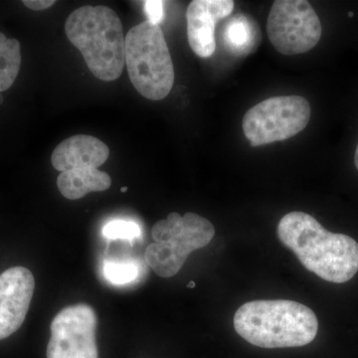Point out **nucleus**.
I'll list each match as a JSON object with an SVG mask.
<instances>
[{
  "mask_svg": "<svg viewBox=\"0 0 358 358\" xmlns=\"http://www.w3.org/2000/svg\"><path fill=\"white\" fill-rule=\"evenodd\" d=\"M277 232L301 265L320 279L343 284L357 274V242L348 235L329 232L310 214L289 212L280 220Z\"/></svg>",
  "mask_w": 358,
  "mask_h": 358,
  "instance_id": "1",
  "label": "nucleus"
},
{
  "mask_svg": "<svg viewBox=\"0 0 358 358\" xmlns=\"http://www.w3.org/2000/svg\"><path fill=\"white\" fill-rule=\"evenodd\" d=\"M233 322L242 338L262 348H300L319 331L312 308L289 300L248 301L238 308Z\"/></svg>",
  "mask_w": 358,
  "mask_h": 358,
  "instance_id": "2",
  "label": "nucleus"
},
{
  "mask_svg": "<svg viewBox=\"0 0 358 358\" xmlns=\"http://www.w3.org/2000/svg\"><path fill=\"white\" fill-rule=\"evenodd\" d=\"M65 32L94 76L105 82L121 76L126 64V38L121 20L113 9L106 6L80 7L68 16Z\"/></svg>",
  "mask_w": 358,
  "mask_h": 358,
  "instance_id": "3",
  "label": "nucleus"
},
{
  "mask_svg": "<svg viewBox=\"0 0 358 358\" xmlns=\"http://www.w3.org/2000/svg\"><path fill=\"white\" fill-rule=\"evenodd\" d=\"M124 59L131 84L141 96L152 101L169 96L174 84V67L159 25L145 20L131 28Z\"/></svg>",
  "mask_w": 358,
  "mask_h": 358,
  "instance_id": "4",
  "label": "nucleus"
},
{
  "mask_svg": "<svg viewBox=\"0 0 358 358\" xmlns=\"http://www.w3.org/2000/svg\"><path fill=\"white\" fill-rule=\"evenodd\" d=\"M152 236L154 243L145 250V261L159 277L171 278L178 274L193 251L210 243L215 228L199 214L187 212L180 216L178 212H171L166 219L155 224Z\"/></svg>",
  "mask_w": 358,
  "mask_h": 358,
  "instance_id": "5",
  "label": "nucleus"
},
{
  "mask_svg": "<svg viewBox=\"0 0 358 358\" xmlns=\"http://www.w3.org/2000/svg\"><path fill=\"white\" fill-rule=\"evenodd\" d=\"M310 103L300 96H273L245 114L242 128L251 147L293 138L310 122Z\"/></svg>",
  "mask_w": 358,
  "mask_h": 358,
  "instance_id": "6",
  "label": "nucleus"
},
{
  "mask_svg": "<svg viewBox=\"0 0 358 358\" xmlns=\"http://www.w3.org/2000/svg\"><path fill=\"white\" fill-rule=\"evenodd\" d=\"M322 23L306 0H275L267 21L268 39L282 55L312 50L322 37Z\"/></svg>",
  "mask_w": 358,
  "mask_h": 358,
  "instance_id": "7",
  "label": "nucleus"
},
{
  "mask_svg": "<svg viewBox=\"0 0 358 358\" xmlns=\"http://www.w3.org/2000/svg\"><path fill=\"white\" fill-rule=\"evenodd\" d=\"M96 324L91 306L77 303L63 308L51 322L47 358H99Z\"/></svg>",
  "mask_w": 358,
  "mask_h": 358,
  "instance_id": "8",
  "label": "nucleus"
},
{
  "mask_svg": "<svg viewBox=\"0 0 358 358\" xmlns=\"http://www.w3.org/2000/svg\"><path fill=\"white\" fill-rule=\"evenodd\" d=\"M34 289V275L27 268H9L0 275V341L22 326Z\"/></svg>",
  "mask_w": 358,
  "mask_h": 358,
  "instance_id": "9",
  "label": "nucleus"
},
{
  "mask_svg": "<svg viewBox=\"0 0 358 358\" xmlns=\"http://www.w3.org/2000/svg\"><path fill=\"white\" fill-rule=\"evenodd\" d=\"M234 9L232 0H193L186 11L190 48L199 57L208 58L216 49L215 27Z\"/></svg>",
  "mask_w": 358,
  "mask_h": 358,
  "instance_id": "10",
  "label": "nucleus"
},
{
  "mask_svg": "<svg viewBox=\"0 0 358 358\" xmlns=\"http://www.w3.org/2000/svg\"><path fill=\"white\" fill-rule=\"evenodd\" d=\"M110 148L102 141L87 134H76L59 143L51 157L56 171H67L82 167L98 169L107 162Z\"/></svg>",
  "mask_w": 358,
  "mask_h": 358,
  "instance_id": "11",
  "label": "nucleus"
},
{
  "mask_svg": "<svg viewBox=\"0 0 358 358\" xmlns=\"http://www.w3.org/2000/svg\"><path fill=\"white\" fill-rule=\"evenodd\" d=\"M112 185V179L107 173L92 167H82L59 174V192L69 200L83 199L90 192H105Z\"/></svg>",
  "mask_w": 358,
  "mask_h": 358,
  "instance_id": "12",
  "label": "nucleus"
},
{
  "mask_svg": "<svg viewBox=\"0 0 358 358\" xmlns=\"http://www.w3.org/2000/svg\"><path fill=\"white\" fill-rule=\"evenodd\" d=\"M259 26L251 16L238 13L224 27V46L236 56H247L255 51L260 43Z\"/></svg>",
  "mask_w": 358,
  "mask_h": 358,
  "instance_id": "13",
  "label": "nucleus"
},
{
  "mask_svg": "<svg viewBox=\"0 0 358 358\" xmlns=\"http://www.w3.org/2000/svg\"><path fill=\"white\" fill-rule=\"evenodd\" d=\"M21 66V45L0 32V92L13 86Z\"/></svg>",
  "mask_w": 358,
  "mask_h": 358,
  "instance_id": "14",
  "label": "nucleus"
},
{
  "mask_svg": "<svg viewBox=\"0 0 358 358\" xmlns=\"http://www.w3.org/2000/svg\"><path fill=\"white\" fill-rule=\"evenodd\" d=\"M103 278L115 286H124L138 278V268L134 263L107 260L103 264Z\"/></svg>",
  "mask_w": 358,
  "mask_h": 358,
  "instance_id": "15",
  "label": "nucleus"
},
{
  "mask_svg": "<svg viewBox=\"0 0 358 358\" xmlns=\"http://www.w3.org/2000/svg\"><path fill=\"white\" fill-rule=\"evenodd\" d=\"M103 236L109 240H127L133 243L141 235L140 225L134 221L115 219L103 227Z\"/></svg>",
  "mask_w": 358,
  "mask_h": 358,
  "instance_id": "16",
  "label": "nucleus"
},
{
  "mask_svg": "<svg viewBox=\"0 0 358 358\" xmlns=\"http://www.w3.org/2000/svg\"><path fill=\"white\" fill-rule=\"evenodd\" d=\"M164 2L160 0H148L143 2V8L150 22L159 25L164 21Z\"/></svg>",
  "mask_w": 358,
  "mask_h": 358,
  "instance_id": "17",
  "label": "nucleus"
},
{
  "mask_svg": "<svg viewBox=\"0 0 358 358\" xmlns=\"http://www.w3.org/2000/svg\"><path fill=\"white\" fill-rule=\"evenodd\" d=\"M22 3L33 11H43L56 3L54 0H23Z\"/></svg>",
  "mask_w": 358,
  "mask_h": 358,
  "instance_id": "18",
  "label": "nucleus"
},
{
  "mask_svg": "<svg viewBox=\"0 0 358 358\" xmlns=\"http://www.w3.org/2000/svg\"><path fill=\"white\" fill-rule=\"evenodd\" d=\"M355 167H357V169L358 171V145L357 147V150H355Z\"/></svg>",
  "mask_w": 358,
  "mask_h": 358,
  "instance_id": "19",
  "label": "nucleus"
},
{
  "mask_svg": "<svg viewBox=\"0 0 358 358\" xmlns=\"http://www.w3.org/2000/svg\"><path fill=\"white\" fill-rule=\"evenodd\" d=\"M187 288H195V282H190L189 284L187 285Z\"/></svg>",
  "mask_w": 358,
  "mask_h": 358,
  "instance_id": "20",
  "label": "nucleus"
},
{
  "mask_svg": "<svg viewBox=\"0 0 358 358\" xmlns=\"http://www.w3.org/2000/svg\"><path fill=\"white\" fill-rule=\"evenodd\" d=\"M121 192H128V187H126V186H124V187H122V188H121Z\"/></svg>",
  "mask_w": 358,
  "mask_h": 358,
  "instance_id": "21",
  "label": "nucleus"
},
{
  "mask_svg": "<svg viewBox=\"0 0 358 358\" xmlns=\"http://www.w3.org/2000/svg\"><path fill=\"white\" fill-rule=\"evenodd\" d=\"M3 103V96H2L1 94H0V106Z\"/></svg>",
  "mask_w": 358,
  "mask_h": 358,
  "instance_id": "22",
  "label": "nucleus"
},
{
  "mask_svg": "<svg viewBox=\"0 0 358 358\" xmlns=\"http://www.w3.org/2000/svg\"><path fill=\"white\" fill-rule=\"evenodd\" d=\"M348 16H350V17H352L353 13H348Z\"/></svg>",
  "mask_w": 358,
  "mask_h": 358,
  "instance_id": "23",
  "label": "nucleus"
}]
</instances>
